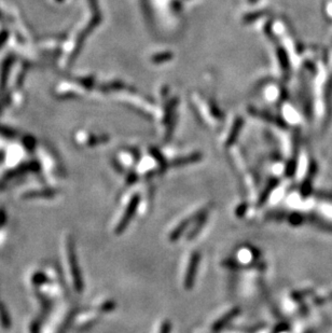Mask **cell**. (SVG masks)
<instances>
[{
  "label": "cell",
  "instance_id": "obj_1",
  "mask_svg": "<svg viewBox=\"0 0 332 333\" xmlns=\"http://www.w3.org/2000/svg\"><path fill=\"white\" fill-rule=\"evenodd\" d=\"M139 201H141V197H139L137 194L131 198V201H130V203L128 205V207H126L122 218L120 219V222L118 223L117 228L115 230V233H116L117 235H120L121 233H123L124 230L126 228H128V225L130 224V222L132 220V218L134 217L135 212L137 210V207H138V205H139Z\"/></svg>",
  "mask_w": 332,
  "mask_h": 333
},
{
  "label": "cell",
  "instance_id": "obj_2",
  "mask_svg": "<svg viewBox=\"0 0 332 333\" xmlns=\"http://www.w3.org/2000/svg\"><path fill=\"white\" fill-rule=\"evenodd\" d=\"M200 259H201L200 254L196 251L191 255L188 269H187V272H185L184 284H183L187 290H190L194 286V281L196 277V272L198 268V263H200Z\"/></svg>",
  "mask_w": 332,
  "mask_h": 333
},
{
  "label": "cell",
  "instance_id": "obj_3",
  "mask_svg": "<svg viewBox=\"0 0 332 333\" xmlns=\"http://www.w3.org/2000/svg\"><path fill=\"white\" fill-rule=\"evenodd\" d=\"M68 258H69V268L71 272V276L74 278V285L75 288L77 289L78 292H81L82 290V278L80 273H79V269L77 266V260L74 249H71V247H68Z\"/></svg>",
  "mask_w": 332,
  "mask_h": 333
},
{
  "label": "cell",
  "instance_id": "obj_4",
  "mask_svg": "<svg viewBox=\"0 0 332 333\" xmlns=\"http://www.w3.org/2000/svg\"><path fill=\"white\" fill-rule=\"evenodd\" d=\"M14 62V56L9 55L6 56L5 59L2 63V67H1V74H0V97H2V94L5 89L6 81H8L10 70L12 67V64Z\"/></svg>",
  "mask_w": 332,
  "mask_h": 333
},
{
  "label": "cell",
  "instance_id": "obj_5",
  "mask_svg": "<svg viewBox=\"0 0 332 333\" xmlns=\"http://www.w3.org/2000/svg\"><path fill=\"white\" fill-rule=\"evenodd\" d=\"M201 211H202V210H201ZM201 211H198V212H197V215H196L195 217H191V218L185 219V220H183L180 224H179V225L177 226V228H176L174 231L171 232V234L169 235L170 241H171V242L177 241V239H178L179 237H180V235L183 233V231H184L185 229H187V226L190 224V222H191L192 220H194V219H197L198 217H200Z\"/></svg>",
  "mask_w": 332,
  "mask_h": 333
},
{
  "label": "cell",
  "instance_id": "obj_6",
  "mask_svg": "<svg viewBox=\"0 0 332 333\" xmlns=\"http://www.w3.org/2000/svg\"><path fill=\"white\" fill-rule=\"evenodd\" d=\"M277 184H278V179H276V178H272L271 180L269 181L268 185L265 186V189L262 191L260 197H259V199H258V206H261L262 204H264L265 202H267V199H268L269 196L271 195L272 191H273V190L275 189V186H276Z\"/></svg>",
  "mask_w": 332,
  "mask_h": 333
},
{
  "label": "cell",
  "instance_id": "obj_7",
  "mask_svg": "<svg viewBox=\"0 0 332 333\" xmlns=\"http://www.w3.org/2000/svg\"><path fill=\"white\" fill-rule=\"evenodd\" d=\"M238 314H240V309L238 308H235L232 310L229 314L227 315H224L222 319H220V321H218L215 326H214V330L215 331H219V330H221L224 326H227V324H229L232 319H233L234 317H236Z\"/></svg>",
  "mask_w": 332,
  "mask_h": 333
},
{
  "label": "cell",
  "instance_id": "obj_8",
  "mask_svg": "<svg viewBox=\"0 0 332 333\" xmlns=\"http://www.w3.org/2000/svg\"><path fill=\"white\" fill-rule=\"evenodd\" d=\"M197 160H200V157H190L187 159H179L174 161L172 165H176V166H181V165H185V164H189V163H193L194 161H197Z\"/></svg>",
  "mask_w": 332,
  "mask_h": 333
},
{
  "label": "cell",
  "instance_id": "obj_9",
  "mask_svg": "<svg viewBox=\"0 0 332 333\" xmlns=\"http://www.w3.org/2000/svg\"><path fill=\"white\" fill-rule=\"evenodd\" d=\"M23 144L24 146L26 147V149L27 150H34V148L36 147V141H35V138L32 137V136H26L24 139H23Z\"/></svg>",
  "mask_w": 332,
  "mask_h": 333
},
{
  "label": "cell",
  "instance_id": "obj_10",
  "mask_svg": "<svg viewBox=\"0 0 332 333\" xmlns=\"http://www.w3.org/2000/svg\"><path fill=\"white\" fill-rule=\"evenodd\" d=\"M0 135H3L4 137H14L15 133L8 128L0 125Z\"/></svg>",
  "mask_w": 332,
  "mask_h": 333
},
{
  "label": "cell",
  "instance_id": "obj_11",
  "mask_svg": "<svg viewBox=\"0 0 332 333\" xmlns=\"http://www.w3.org/2000/svg\"><path fill=\"white\" fill-rule=\"evenodd\" d=\"M9 38V31L6 29H3L0 31V48L6 42V40Z\"/></svg>",
  "mask_w": 332,
  "mask_h": 333
},
{
  "label": "cell",
  "instance_id": "obj_12",
  "mask_svg": "<svg viewBox=\"0 0 332 333\" xmlns=\"http://www.w3.org/2000/svg\"><path fill=\"white\" fill-rule=\"evenodd\" d=\"M80 84L86 89H91L93 86V79L88 77V78H83L80 80Z\"/></svg>",
  "mask_w": 332,
  "mask_h": 333
},
{
  "label": "cell",
  "instance_id": "obj_13",
  "mask_svg": "<svg viewBox=\"0 0 332 333\" xmlns=\"http://www.w3.org/2000/svg\"><path fill=\"white\" fill-rule=\"evenodd\" d=\"M170 330H171V325L168 321H166L162 325L160 333H170Z\"/></svg>",
  "mask_w": 332,
  "mask_h": 333
},
{
  "label": "cell",
  "instance_id": "obj_14",
  "mask_svg": "<svg viewBox=\"0 0 332 333\" xmlns=\"http://www.w3.org/2000/svg\"><path fill=\"white\" fill-rule=\"evenodd\" d=\"M0 21H4V15L2 14V12L1 11H0Z\"/></svg>",
  "mask_w": 332,
  "mask_h": 333
},
{
  "label": "cell",
  "instance_id": "obj_15",
  "mask_svg": "<svg viewBox=\"0 0 332 333\" xmlns=\"http://www.w3.org/2000/svg\"><path fill=\"white\" fill-rule=\"evenodd\" d=\"M55 1H57V2H62V1H64V0H55Z\"/></svg>",
  "mask_w": 332,
  "mask_h": 333
}]
</instances>
